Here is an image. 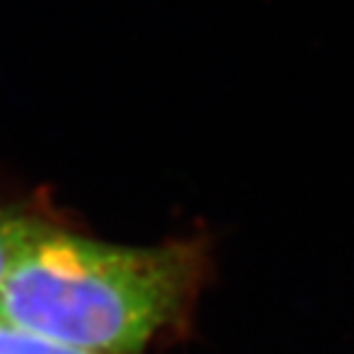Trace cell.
I'll use <instances>...</instances> for the list:
<instances>
[{"label": "cell", "mask_w": 354, "mask_h": 354, "mask_svg": "<svg viewBox=\"0 0 354 354\" xmlns=\"http://www.w3.org/2000/svg\"><path fill=\"white\" fill-rule=\"evenodd\" d=\"M205 273L197 239L128 246L47 219L8 268L0 320L66 347L143 354L187 320Z\"/></svg>", "instance_id": "obj_1"}, {"label": "cell", "mask_w": 354, "mask_h": 354, "mask_svg": "<svg viewBox=\"0 0 354 354\" xmlns=\"http://www.w3.org/2000/svg\"><path fill=\"white\" fill-rule=\"evenodd\" d=\"M44 221L47 219L30 214L22 207L0 205V288H3L8 268H10L17 251L22 249V243L28 241Z\"/></svg>", "instance_id": "obj_2"}, {"label": "cell", "mask_w": 354, "mask_h": 354, "mask_svg": "<svg viewBox=\"0 0 354 354\" xmlns=\"http://www.w3.org/2000/svg\"><path fill=\"white\" fill-rule=\"evenodd\" d=\"M0 354H99L37 337L0 320Z\"/></svg>", "instance_id": "obj_3"}]
</instances>
